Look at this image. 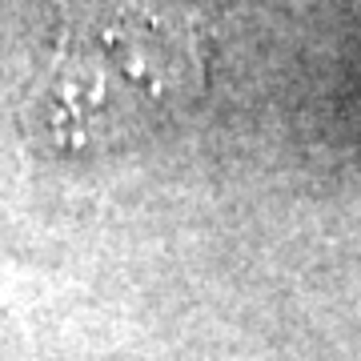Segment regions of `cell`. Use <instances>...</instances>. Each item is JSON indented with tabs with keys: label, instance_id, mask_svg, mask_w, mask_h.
Instances as JSON below:
<instances>
[{
	"label": "cell",
	"instance_id": "6da1fadb",
	"mask_svg": "<svg viewBox=\"0 0 361 361\" xmlns=\"http://www.w3.org/2000/svg\"><path fill=\"white\" fill-rule=\"evenodd\" d=\"M193 20L157 0H77L37 85L40 137L61 153H97L149 137L201 92Z\"/></svg>",
	"mask_w": 361,
	"mask_h": 361
}]
</instances>
